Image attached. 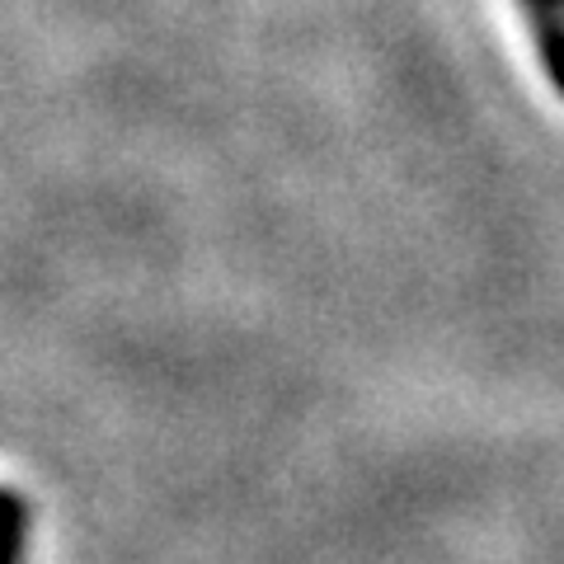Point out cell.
<instances>
[{"label":"cell","instance_id":"1","mask_svg":"<svg viewBox=\"0 0 564 564\" xmlns=\"http://www.w3.org/2000/svg\"><path fill=\"white\" fill-rule=\"evenodd\" d=\"M532 29H536L541 62L551 70L555 90L564 95V10H532Z\"/></svg>","mask_w":564,"mask_h":564},{"label":"cell","instance_id":"2","mask_svg":"<svg viewBox=\"0 0 564 564\" xmlns=\"http://www.w3.org/2000/svg\"><path fill=\"white\" fill-rule=\"evenodd\" d=\"M24 545V503L10 489H0V564H20Z\"/></svg>","mask_w":564,"mask_h":564},{"label":"cell","instance_id":"3","mask_svg":"<svg viewBox=\"0 0 564 564\" xmlns=\"http://www.w3.org/2000/svg\"><path fill=\"white\" fill-rule=\"evenodd\" d=\"M522 10L532 14V10H564V0H522Z\"/></svg>","mask_w":564,"mask_h":564}]
</instances>
